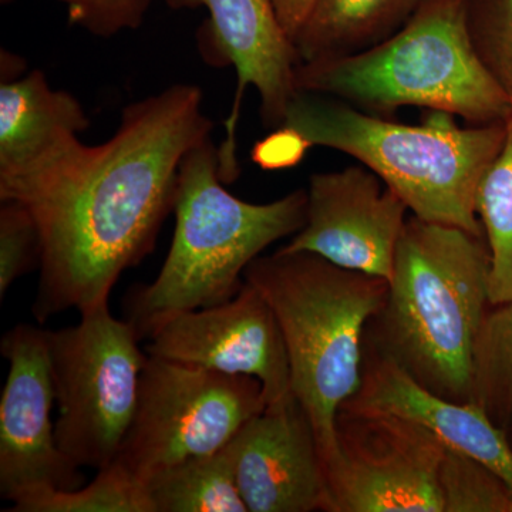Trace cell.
<instances>
[{
  "label": "cell",
  "instance_id": "obj_13",
  "mask_svg": "<svg viewBox=\"0 0 512 512\" xmlns=\"http://www.w3.org/2000/svg\"><path fill=\"white\" fill-rule=\"evenodd\" d=\"M306 191L305 225L279 249L389 281L409 211L402 198L365 165L313 174Z\"/></svg>",
  "mask_w": 512,
  "mask_h": 512
},
{
  "label": "cell",
  "instance_id": "obj_2",
  "mask_svg": "<svg viewBox=\"0 0 512 512\" xmlns=\"http://www.w3.org/2000/svg\"><path fill=\"white\" fill-rule=\"evenodd\" d=\"M483 237L407 218L389 293L365 340L430 392L474 403V350L490 303Z\"/></svg>",
  "mask_w": 512,
  "mask_h": 512
},
{
  "label": "cell",
  "instance_id": "obj_23",
  "mask_svg": "<svg viewBox=\"0 0 512 512\" xmlns=\"http://www.w3.org/2000/svg\"><path fill=\"white\" fill-rule=\"evenodd\" d=\"M478 59L512 101V0H463Z\"/></svg>",
  "mask_w": 512,
  "mask_h": 512
},
{
  "label": "cell",
  "instance_id": "obj_25",
  "mask_svg": "<svg viewBox=\"0 0 512 512\" xmlns=\"http://www.w3.org/2000/svg\"><path fill=\"white\" fill-rule=\"evenodd\" d=\"M16 0H0L2 5ZM69 9V20L97 37H113L143 25L151 0H59Z\"/></svg>",
  "mask_w": 512,
  "mask_h": 512
},
{
  "label": "cell",
  "instance_id": "obj_20",
  "mask_svg": "<svg viewBox=\"0 0 512 512\" xmlns=\"http://www.w3.org/2000/svg\"><path fill=\"white\" fill-rule=\"evenodd\" d=\"M474 403L512 429V299L485 315L474 350Z\"/></svg>",
  "mask_w": 512,
  "mask_h": 512
},
{
  "label": "cell",
  "instance_id": "obj_11",
  "mask_svg": "<svg viewBox=\"0 0 512 512\" xmlns=\"http://www.w3.org/2000/svg\"><path fill=\"white\" fill-rule=\"evenodd\" d=\"M173 9H207L198 42L205 59L215 66H232L237 72V92L225 127L220 151L222 181L237 180V126L242 99L248 87L261 97L266 127L284 124L286 109L295 96L296 69L301 60L271 0H165Z\"/></svg>",
  "mask_w": 512,
  "mask_h": 512
},
{
  "label": "cell",
  "instance_id": "obj_10",
  "mask_svg": "<svg viewBox=\"0 0 512 512\" xmlns=\"http://www.w3.org/2000/svg\"><path fill=\"white\" fill-rule=\"evenodd\" d=\"M9 362L0 397V495L10 504L37 491L76 490L83 468L60 450L47 330L19 323L0 340Z\"/></svg>",
  "mask_w": 512,
  "mask_h": 512
},
{
  "label": "cell",
  "instance_id": "obj_3",
  "mask_svg": "<svg viewBox=\"0 0 512 512\" xmlns=\"http://www.w3.org/2000/svg\"><path fill=\"white\" fill-rule=\"evenodd\" d=\"M220 177V151L207 137L188 151L178 175L170 252L154 282L130 289L124 312L141 342L183 313L231 301L269 245L301 231L308 191L268 204L239 200Z\"/></svg>",
  "mask_w": 512,
  "mask_h": 512
},
{
  "label": "cell",
  "instance_id": "obj_14",
  "mask_svg": "<svg viewBox=\"0 0 512 512\" xmlns=\"http://www.w3.org/2000/svg\"><path fill=\"white\" fill-rule=\"evenodd\" d=\"M229 448L248 512H330L318 441L295 396L252 417Z\"/></svg>",
  "mask_w": 512,
  "mask_h": 512
},
{
  "label": "cell",
  "instance_id": "obj_17",
  "mask_svg": "<svg viewBox=\"0 0 512 512\" xmlns=\"http://www.w3.org/2000/svg\"><path fill=\"white\" fill-rule=\"evenodd\" d=\"M421 0H316L296 36L301 63L357 55L396 35Z\"/></svg>",
  "mask_w": 512,
  "mask_h": 512
},
{
  "label": "cell",
  "instance_id": "obj_19",
  "mask_svg": "<svg viewBox=\"0 0 512 512\" xmlns=\"http://www.w3.org/2000/svg\"><path fill=\"white\" fill-rule=\"evenodd\" d=\"M476 210L490 251V303L503 305L512 299V116L503 148L478 184Z\"/></svg>",
  "mask_w": 512,
  "mask_h": 512
},
{
  "label": "cell",
  "instance_id": "obj_21",
  "mask_svg": "<svg viewBox=\"0 0 512 512\" xmlns=\"http://www.w3.org/2000/svg\"><path fill=\"white\" fill-rule=\"evenodd\" d=\"M10 512H154L146 487L113 463L76 490L37 491L15 501Z\"/></svg>",
  "mask_w": 512,
  "mask_h": 512
},
{
  "label": "cell",
  "instance_id": "obj_22",
  "mask_svg": "<svg viewBox=\"0 0 512 512\" xmlns=\"http://www.w3.org/2000/svg\"><path fill=\"white\" fill-rule=\"evenodd\" d=\"M443 512H512V490L480 461L446 450L440 467Z\"/></svg>",
  "mask_w": 512,
  "mask_h": 512
},
{
  "label": "cell",
  "instance_id": "obj_15",
  "mask_svg": "<svg viewBox=\"0 0 512 512\" xmlns=\"http://www.w3.org/2000/svg\"><path fill=\"white\" fill-rule=\"evenodd\" d=\"M342 407L412 421L429 431L446 450L466 454L491 468L512 490V446L507 431L478 404L457 403L430 392L366 340L362 383Z\"/></svg>",
  "mask_w": 512,
  "mask_h": 512
},
{
  "label": "cell",
  "instance_id": "obj_16",
  "mask_svg": "<svg viewBox=\"0 0 512 512\" xmlns=\"http://www.w3.org/2000/svg\"><path fill=\"white\" fill-rule=\"evenodd\" d=\"M90 127L80 101L42 70L0 84V178L39 167Z\"/></svg>",
  "mask_w": 512,
  "mask_h": 512
},
{
  "label": "cell",
  "instance_id": "obj_1",
  "mask_svg": "<svg viewBox=\"0 0 512 512\" xmlns=\"http://www.w3.org/2000/svg\"><path fill=\"white\" fill-rule=\"evenodd\" d=\"M212 130L200 87L173 84L128 104L106 143L76 138L39 167L0 178V201L25 205L39 227V325L109 303L123 272L156 248L174 212L181 163Z\"/></svg>",
  "mask_w": 512,
  "mask_h": 512
},
{
  "label": "cell",
  "instance_id": "obj_9",
  "mask_svg": "<svg viewBox=\"0 0 512 512\" xmlns=\"http://www.w3.org/2000/svg\"><path fill=\"white\" fill-rule=\"evenodd\" d=\"M338 456L326 471L330 512H443L446 448L392 414L340 407Z\"/></svg>",
  "mask_w": 512,
  "mask_h": 512
},
{
  "label": "cell",
  "instance_id": "obj_28",
  "mask_svg": "<svg viewBox=\"0 0 512 512\" xmlns=\"http://www.w3.org/2000/svg\"><path fill=\"white\" fill-rule=\"evenodd\" d=\"M421 2H429V0H421Z\"/></svg>",
  "mask_w": 512,
  "mask_h": 512
},
{
  "label": "cell",
  "instance_id": "obj_24",
  "mask_svg": "<svg viewBox=\"0 0 512 512\" xmlns=\"http://www.w3.org/2000/svg\"><path fill=\"white\" fill-rule=\"evenodd\" d=\"M42 241L35 218L25 205L2 201L0 207V299L23 275L39 268Z\"/></svg>",
  "mask_w": 512,
  "mask_h": 512
},
{
  "label": "cell",
  "instance_id": "obj_5",
  "mask_svg": "<svg viewBox=\"0 0 512 512\" xmlns=\"http://www.w3.org/2000/svg\"><path fill=\"white\" fill-rule=\"evenodd\" d=\"M245 281L271 305L291 363L292 393L311 421L325 471L338 456L336 417L362 383L363 342L389 281L312 252L259 255Z\"/></svg>",
  "mask_w": 512,
  "mask_h": 512
},
{
  "label": "cell",
  "instance_id": "obj_27",
  "mask_svg": "<svg viewBox=\"0 0 512 512\" xmlns=\"http://www.w3.org/2000/svg\"><path fill=\"white\" fill-rule=\"evenodd\" d=\"M271 2L286 35L295 42L316 0H271Z\"/></svg>",
  "mask_w": 512,
  "mask_h": 512
},
{
  "label": "cell",
  "instance_id": "obj_18",
  "mask_svg": "<svg viewBox=\"0 0 512 512\" xmlns=\"http://www.w3.org/2000/svg\"><path fill=\"white\" fill-rule=\"evenodd\" d=\"M146 490L154 512H248L229 444L165 468L147 481Z\"/></svg>",
  "mask_w": 512,
  "mask_h": 512
},
{
  "label": "cell",
  "instance_id": "obj_8",
  "mask_svg": "<svg viewBox=\"0 0 512 512\" xmlns=\"http://www.w3.org/2000/svg\"><path fill=\"white\" fill-rule=\"evenodd\" d=\"M265 409L254 377L148 355L136 414L114 463L146 487L165 468L227 447Z\"/></svg>",
  "mask_w": 512,
  "mask_h": 512
},
{
  "label": "cell",
  "instance_id": "obj_4",
  "mask_svg": "<svg viewBox=\"0 0 512 512\" xmlns=\"http://www.w3.org/2000/svg\"><path fill=\"white\" fill-rule=\"evenodd\" d=\"M282 126L301 134L309 147L355 158L399 195L414 217L484 237L477 188L503 148L505 123L461 128L450 114L434 111L421 126H410L298 90Z\"/></svg>",
  "mask_w": 512,
  "mask_h": 512
},
{
  "label": "cell",
  "instance_id": "obj_12",
  "mask_svg": "<svg viewBox=\"0 0 512 512\" xmlns=\"http://www.w3.org/2000/svg\"><path fill=\"white\" fill-rule=\"evenodd\" d=\"M147 355L254 377L266 407L293 397L291 363L271 305L245 281L231 301L175 316L146 345Z\"/></svg>",
  "mask_w": 512,
  "mask_h": 512
},
{
  "label": "cell",
  "instance_id": "obj_7",
  "mask_svg": "<svg viewBox=\"0 0 512 512\" xmlns=\"http://www.w3.org/2000/svg\"><path fill=\"white\" fill-rule=\"evenodd\" d=\"M140 342L109 303L80 313L77 325L47 330L57 444L77 467L99 471L119 456L148 356Z\"/></svg>",
  "mask_w": 512,
  "mask_h": 512
},
{
  "label": "cell",
  "instance_id": "obj_26",
  "mask_svg": "<svg viewBox=\"0 0 512 512\" xmlns=\"http://www.w3.org/2000/svg\"><path fill=\"white\" fill-rule=\"evenodd\" d=\"M308 143L292 128L278 127L271 134L255 144L252 160L264 170H279L301 163L308 151Z\"/></svg>",
  "mask_w": 512,
  "mask_h": 512
},
{
  "label": "cell",
  "instance_id": "obj_6",
  "mask_svg": "<svg viewBox=\"0 0 512 512\" xmlns=\"http://www.w3.org/2000/svg\"><path fill=\"white\" fill-rule=\"evenodd\" d=\"M296 89L335 97L375 116L423 107L471 123H505L512 101L478 59L463 0L421 2L396 35L357 55L301 63Z\"/></svg>",
  "mask_w": 512,
  "mask_h": 512
}]
</instances>
